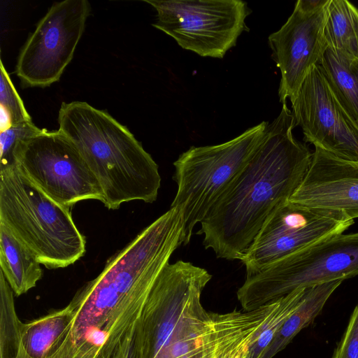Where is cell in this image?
<instances>
[{"label":"cell","mask_w":358,"mask_h":358,"mask_svg":"<svg viewBox=\"0 0 358 358\" xmlns=\"http://www.w3.org/2000/svg\"><path fill=\"white\" fill-rule=\"evenodd\" d=\"M319 64L358 124V58L328 48Z\"/></svg>","instance_id":"15"},{"label":"cell","mask_w":358,"mask_h":358,"mask_svg":"<svg viewBox=\"0 0 358 358\" xmlns=\"http://www.w3.org/2000/svg\"><path fill=\"white\" fill-rule=\"evenodd\" d=\"M354 220L340 211L321 210L287 201L267 219L240 260L247 276L319 240L343 233Z\"/></svg>","instance_id":"9"},{"label":"cell","mask_w":358,"mask_h":358,"mask_svg":"<svg viewBox=\"0 0 358 358\" xmlns=\"http://www.w3.org/2000/svg\"><path fill=\"white\" fill-rule=\"evenodd\" d=\"M268 124L262 122L218 145L192 146L173 162L178 189L171 208L182 214L184 245L251 159L266 136Z\"/></svg>","instance_id":"4"},{"label":"cell","mask_w":358,"mask_h":358,"mask_svg":"<svg viewBox=\"0 0 358 358\" xmlns=\"http://www.w3.org/2000/svg\"><path fill=\"white\" fill-rule=\"evenodd\" d=\"M358 275V231L319 240L246 277L237 292L244 310L272 303L292 292Z\"/></svg>","instance_id":"5"},{"label":"cell","mask_w":358,"mask_h":358,"mask_svg":"<svg viewBox=\"0 0 358 358\" xmlns=\"http://www.w3.org/2000/svg\"><path fill=\"white\" fill-rule=\"evenodd\" d=\"M328 48L358 58V9L346 0H330L324 29Z\"/></svg>","instance_id":"16"},{"label":"cell","mask_w":358,"mask_h":358,"mask_svg":"<svg viewBox=\"0 0 358 358\" xmlns=\"http://www.w3.org/2000/svg\"><path fill=\"white\" fill-rule=\"evenodd\" d=\"M330 0H298L292 13L268 38L271 57L280 71V102L291 103L306 76L328 48L324 29Z\"/></svg>","instance_id":"10"},{"label":"cell","mask_w":358,"mask_h":358,"mask_svg":"<svg viewBox=\"0 0 358 358\" xmlns=\"http://www.w3.org/2000/svg\"><path fill=\"white\" fill-rule=\"evenodd\" d=\"M58 123L98 180L105 207L117 210L126 202L157 200L159 166L127 127L80 101L62 103Z\"/></svg>","instance_id":"2"},{"label":"cell","mask_w":358,"mask_h":358,"mask_svg":"<svg viewBox=\"0 0 358 358\" xmlns=\"http://www.w3.org/2000/svg\"><path fill=\"white\" fill-rule=\"evenodd\" d=\"M0 108L1 131L12 125L31 121L24 103L0 61Z\"/></svg>","instance_id":"18"},{"label":"cell","mask_w":358,"mask_h":358,"mask_svg":"<svg viewBox=\"0 0 358 358\" xmlns=\"http://www.w3.org/2000/svg\"><path fill=\"white\" fill-rule=\"evenodd\" d=\"M106 338L105 332L101 330L94 329L90 332L89 340L94 345H101Z\"/></svg>","instance_id":"22"},{"label":"cell","mask_w":358,"mask_h":358,"mask_svg":"<svg viewBox=\"0 0 358 358\" xmlns=\"http://www.w3.org/2000/svg\"><path fill=\"white\" fill-rule=\"evenodd\" d=\"M343 281L337 280L308 287L302 303L285 321L260 358H273L311 324Z\"/></svg>","instance_id":"14"},{"label":"cell","mask_w":358,"mask_h":358,"mask_svg":"<svg viewBox=\"0 0 358 358\" xmlns=\"http://www.w3.org/2000/svg\"><path fill=\"white\" fill-rule=\"evenodd\" d=\"M0 267L16 295L35 287L43 276L41 264L1 223Z\"/></svg>","instance_id":"13"},{"label":"cell","mask_w":358,"mask_h":358,"mask_svg":"<svg viewBox=\"0 0 358 358\" xmlns=\"http://www.w3.org/2000/svg\"><path fill=\"white\" fill-rule=\"evenodd\" d=\"M32 121L12 125L0 132V169L15 166L14 151L22 139L43 133Z\"/></svg>","instance_id":"20"},{"label":"cell","mask_w":358,"mask_h":358,"mask_svg":"<svg viewBox=\"0 0 358 358\" xmlns=\"http://www.w3.org/2000/svg\"><path fill=\"white\" fill-rule=\"evenodd\" d=\"M332 358H358V303Z\"/></svg>","instance_id":"21"},{"label":"cell","mask_w":358,"mask_h":358,"mask_svg":"<svg viewBox=\"0 0 358 358\" xmlns=\"http://www.w3.org/2000/svg\"><path fill=\"white\" fill-rule=\"evenodd\" d=\"M17 171L58 203H103L101 186L73 143L59 130L20 140L14 151Z\"/></svg>","instance_id":"7"},{"label":"cell","mask_w":358,"mask_h":358,"mask_svg":"<svg viewBox=\"0 0 358 358\" xmlns=\"http://www.w3.org/2000/svg\"><path fill=\"white\" fill-rule=\"evenodd\" d=\"M157 11L152 26L182 48L201 57L222 59L248 31L251 13L241 0H144Z\"/></svg>","instance_id":"6"},{"label":"cell","mask_w":358,"mask_h":358,"mask_svg":"<svg viewBox=\"0 0 358 358\" xmlns=\"http://www.w3.org/2000/svg\"><path fill=\"white\" fill-rule=\"evenodd\" d=\"M90 12L87 0H64L49 8L18 55L15 73L24 87H45L59 80Z\"/></svg>","instance_id":"8"},{"label":"cell","mask_w":358,"mask_h":358,"mask_svg":"<svg viewBox=\"0 0 358 358\" xmlns=\"http://www.w3.org/2000/svg\"><path fill=\"white\" fill-rule=\"evenodd\" d=\"M70 208L50 198L15 166L0 169V223L47 268L67 267L85 253V238Z\"/></svg>","instance_id":"3"},{"label":"cell","mask_w":358,"mask_h":358,"mask_svg":"<svg viewBox=\"0 0 358 358\" xmlns=\"http://www.w3.org/2000/svg\"><path fill=\"white\" fill-rule=\"evenodd\" d=\"M308 288L296 289L278 299L277 306L255 334L248 358L262 356L277 332L302 303Z\"/></svg>","instance_id":"17"},{"label":"cell","mask_w":358,"mask_h":358,"mask_svg":"<svg viewBox=\"0 0 358 358\" xmlns=\"http://www.w3.org/2000/svg\"><path fill=\"white\" fill-rule=\"evenodd\" d=\"M291 103L305 142L340 159L358 161V124L320 64L310 71Z\"/></svg>","instance_id":"11"},{"label":"cell","mask_w":358,"mask_h":358,"mask_svg":"<svg viewBox=\"0 0 358 358\" xmlns=\"http://www.w3.org/2000/svg\"><path fill=\"white\" fill-rule=\"evenodd\" d=\"M295 127L283 103L251 159L200 223L197 234L217 258L241 260L269 216L301 183L313 153L294 137Z\"/></svg>","instance_id":"1"},{"label":"cell","mask_w":358,"mask_h":358,"mask_svg":"<svg viewBox=\"0 0 358 358\" xmlns=\"http://www.w3.org/2000/svg\"><path fill=\"white\" fill-rule=\"evenodd\" d=\"M62 315L49 316L35 324L29 332L28 344L31 354L42 357L64 328Z\"/></svg>","instance_id":"19"},{"label":"cell","mask_w":358,"mask_h":358,"mask_svg":"<svg viewBox=\"0 0 358 358\" xmlns=\"http://www.w3.org/2000/svg\"><path fill=\"white\" fill-rule=\"evenodd\" d=\"M315 148L309 169L289 201L357 218L358 161L340 159Z\"/></svg>","instance_id":"12"}]
</instances>
